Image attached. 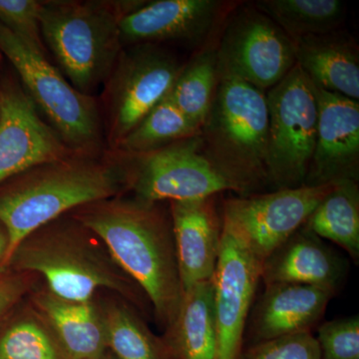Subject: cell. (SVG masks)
Here are the masks:
<instances>
[{"mask_svg":"<svg viewBox=\"0 0 359 359\" xmlns=\"http://www.w3.org/2000/svg\"><path fill=\"white\" fill-rule=\"evenodd\" d=\"M72 212L145 294L158 323L167 330L183 297L170 214L159 203L120 196L82 205Z\"/></svg>","mask_w":359,"mask_h":359,"instance_id":"6da1fadb","label":"cell"},{"mask_svg":"<svg viewBox=\"0 0 359 359\" xmlns=\"http://www.w3.org/2000/svg\"><path fill=\"white\" fill-rule=\"evenodd\" d=\"M0 193V224L8 237L4 268L28 236L66 212L118 197L131 187V160L72 154L18 175Z\"/></svg>","mask_w":359,"mask_h":359,"instance_id":"7a4b0ae2","label":"cell"},{"mask_svg":"<svg viewBox=\"0 0 359 359\" xmlns=\"http://www.w3.org/2000/svg\"><path fill=\"white\" fill-rule=\"evenodd\" d=\"M269 110L266 92L219 70V81L201 140L205 156L238 196L269 192Z\"/></svg>","mask_w":359,"mask_h":359,"instance_id":"3957f363","label":"cell"},{"mask_svg":"<svg viewBox=\"0 0 359 359\" xmlns=\"http://www.w3.org/2000/svg\"><path fill=\"white\" fill-rule=\"evenodd\" d=\"M98 241L73 217L63 216L28 236L9 264L43 276L48 292L65 301L92 302L102 289L139 301L142 290Z\"/></svg>","mask_w":359,"mask_h":359,"instance_id":"277c9868","label":"cell"},{"mask_svg":"<svg viewBox=\"0 0 359 359\" xmlns=\"http://www.w3.org/2000/svg\"><path fill=\"white\" fill-rule=\"evenodd\" d=\"M145 1H42V39L86 95L107 81L123 50L120 21Z\"/></svg>","mask_w":359,"mask_h":359,"instance_id":"5b68a950","label":"cell"},{"mask_svg":"<svg viewBox=\"0 0 359 359\" xmlns=\"http://www.w3.org/2000/svg\"><path fill=\"white\" fill-rule=\"evenodd\" d=\"M0 51L18 71L26 93L66 146L77 154L98 155L102 126L91 95L78 91L46 55L0 23Z\"/></svg>","mask_w":359,"mask_h":359,"instance_id":"8992f818","label":"cell"},{"mask_svg":"<svg viewBox=\"0 0 359 359\" xmlns=\"http://www.w3.org/2000/svg\"><path fill=\"white\" fill-rule=\"evenodd\" d=\"M269 110L266 169L275 190L304 185L318 130L316 86L295 65L266 92Z\"/></svg>","mask_w":359,"mask_h":359,"instance_id":"52a82bcc","label":"cell"},{"mask_svg":"<svg viewBox=\"0 0 359 359\" xmlns=\"http://www.w3.org/2000/svg\"><path fill=\"white\" fill-rule=\"evenodd\" d=\"M219 70L266 92L297 65L294 42L252 4L233 8L218 44Z\"/></svg>","mask_w":359,"mask_h":359,"instance_id":"ba28073f","label":"cell"},{"mask_svg":"<svg viewBox=\"0 0 359 359\" xmlns=\"http://www.w3.org/2000/svg\"><path fill=\"white\" fill-rule=\"evenodd\" d=\"M182 66L158 44L123 48L107 80L108 137L113 147L169 95Z\"/></svg>","mask_w":359,"mask_h":359,"instance_id":"9c48e42d","label":"cell"},{"mask_svg":"<svg viewBox=\"0 0 359 359\" xmlns=\"http://www.w3.org/2000/svg\"><path fill=\"white\" fill-rule=\"evenodd\" d=\"M130 190L146 203L186 201L236 193L203 150L200 134L149 154L129 157Z\"/></svg>","mask_w":359,"mask_h":359,"instance_id":"30bf717a","label":"cell"},{"mask_svg":"<svg viewBox=\"0 0 359 359\" xmlns=\"http://www.w3.org/2000/svg\"><path fill=\"white\" fill-rule=\"evenodd\" d=\"M332 185L301 186L224 201L223 219L263 263L306 224Z\"/></svg>","mask_w":359,"mask_h":359,"instance_id":"8fae6325","label":"cell"},{"mask_svg":"<svg viewBox=\"0 0 359 359\" xmlns=\"http://www.w3.org/2000/svg\"><path fill=\"white\" fill-rule=\"evenodd\" d=\"M262 262L223 219L221 249L212 276L217 351L215 359H241L245 327L259 280Z\"/></svg>","mask_w":359,"mask_h":359,"instance_id":"7c38bea8","label":"cell"},{"mask_svg":"<svg viewBox=\"0 0 359 359\" xmlns=\"http://www.w3.org/2000/svg\"><path fill=\"white\" fill-rule=\"evenodd\" d=\"M235 6L219 0H155L120 21L123 47L175 42L199 49L214 40Z\"/></svg>","mask_w":359,"mask_h":359,"instance_id":"4fadbf2b","label":"cell"},{"mask_svg":"<svg viewBox=\"0 0 359 359\" xmlns=\"http://www.w3.org/2000/svg\"><path fill=\"white\" fill-rule=\"evenodd\" d=\"M75 154L42 119L20 85L0 87V183L32 168Z\"/></svg>","mask_w":359,"mask_h":359,"instance_id":"5bb4252c","label":"cell"},{"mask_svg":"<svg viewBox=\"0 0 359 359\" xmlns=\"http://www.w3.org/2000/svg\"><path fill=\"white\" fill-rule=\"evenodd\" d=\"M316 89V144L304 186H325L359 180V103Z\"/></svg>","mask_w":359,"mask_h":359,"instance_id":"9a60e30c","label":"cell"},{"mask_svg":"<svg viewBox=\"0 0 359 359\" xmlns=\"http://www.w3.org/2000/svg\"><path fill=\"white\" fill-rule=\"evenodd\" d=\"M218 196L170 202L175 252L183 292L211 280L218 262L223 214Z\"/></svg>","mask_w":359,"mask_h":359,"instance_id":"2e32d148","label":"cell"},{"mask_svg":"<svg viewBox=\"0 0 359 359\" xmlns=\"http://www.w3.org/2000/svg\"><path fill=\"white\" fill-rule=\"evenodd\" d=\"M348 271L346 259L306 226L273 250L262 264V280L297 283L330 290L337 294Z\"/></svg>","mask_w":359,"mask_h":359,"instance_id":"e0dca14e","label":"cell"},{"mask_svg":"<svg viewBox=\"0 0 359 359\" xmlns=\"http://www.w3.org/2000/svg\"><path fill=\"white\" fill-rule=\"evenodd\" d=\"M334 294L328 290L297 283L266 285L248 321L254 346L278 337L311 332Z\"/></svg>","mask_w":359,"mask_h":359,"instance_id":"ac0fdd59","label":"cell"},{"mask_svg":"<svg viewBox=\"0 0 359 359\" xmlns=\"http://www.w3.org/2000/svg\"><path fill=\"white\" fill-rule=\"evenodd\" d=\"M297 65L318 88L359 100V49L344 30L294 41Z\"/></svg>","mask_w":359,"mask_h":359,"instance_id":"d6986e66","label":"cell"},{"mask_svg":"<svg viewBox=\"0 0 359 359\" xmlns=\"http://www.w3.org/2000/svg\"><path fill=\"white\" fill-rule=\"evenodd\" d=\"M33 301L68 359L106 358L102 313L93 301H65L50 292H39Z\"/></svg>","mask_w":359,"mask_h":359,"instance_id":"ffe728a7","label":"cell"},{"mask_svg":"<svg viewBox=\"0 0 359 359\" xmlns=\"http://www.w3.org/2000/svg\"><path fill=\"white\" fill-rule=\"evenodd\" d=\"M173 359H215L217 328L212 278L183 292L164 339Z\"/></svg>","mask_w":359,"mask_h":359,"instance_id":"44dd1931","label":"cell"},{"mask_svg":"<svg viewBox=\"0 0 359 359\" xmlns=\"http://www.w3.org/2000/svg\"><path fill=\"white\" fill-rule=\"evenodd\" d=\"M323 240L334 243L359 259L358 182L334 184L304 224Z\"/></svg>","mask_w":359,"mask_h":359,"instance_id":"7402d4cb","label":"cell"},{"mask_svg":"<svg viewBox=\"0 0 359 359\" xmlns=\"http://www.w3.org/2000/svg\"><path fill=\"white\" fill-rule=\"evenodd\" d=\"M254 6L294 42L339 29L346 16L340 0H259Z\"/></svg>","mask_w":359,"mask_h":359,"instance_id":"603a6c76","label":"cell"},{"mask_svg":"<svg viewBox=\"0 0 359 359\" xmlns=\"http://www.w3.org/2000/svg\"><path fill=\"white\" fill-rule=\"evenodd\" d=\"M218 42H210L182 66L170 92L173 102L201 130L219 81Z\"/></svg>","mask_w":359,"mask_h":359,"instance_id":"cb8c5ba5","label":"cell"},{"mask_svg":"<svg viewBox=\"0 0 359 359\" xmlns=\"http://www.w3.org/2000/svg\"><path fill=\"white\" fill-rule=\"evenodd\" d=\"M200 133L201 130L183 114L168 95L120 141L115 149L120 155L136 157L156 152Z\"/></svg>","mask_w":359,"mask_h":359,"instance_id":"d4e9b609","label":"cell"},{"mask_svg":"<svg viewBox=\"0 0 359 359\" xmlns=\"http://www.w3.org/2000/svg\"><path fill=\"white\" fill-rule=\"evenodd\" d=\"M102 313L106 344L116 359H173L164 340L122 304H110Z\"/></svg>","mask_w":359,"mask_h":359,"instance_id":"484cf974","label":"cell"},{"mask_svg":"<svg viewBox=\"0 0 359 359\" xmlns=\"http://www.w3.org/2000/svg\"><path fill=\"white\" fill-rule=\"evenodd\" d=\"M0 359H68L43 320L16 321L0 335Z\"/></svg>","mask_w":359,"mask_h":359,"instance_id":"4316f807","label":"cell"},{"mask_svg":"<svg viewBox=\"0 0 359 359\" xmlns=\"http://www.w3.org/2000/svg\"><path fill=\"white\" fill-rule=\"evenodd\" d=\"M316 339L321 359H359V316L321 323Z\"/></svg>","mask_w":359,"mask_h":359,"instance_id":"83f0119b","label":"cell"},{"mask_svg":"<svg viewBox=\"0 0 359 359\" xmlns=\"http://www.w3.org/2000/svg\"><path fill=\"white\" fill-rule=\"evenodd\" d=\"M42 1L36 0H0V23L45 54L40 29Z\"/></svg>","mask_w":359,"mask_h":359,"instance_id":"f1b7e54d","label":"cell"},{"mask_svg":"<svg viewBox=\"0 0 359 359\" xmlns=\"http://www.w3.org/2000/svg\"><path fill=\"white\" fill-rule=\"evenodd\" d=\"M241 359H321L318 340L302 332L255 344Z\"/></svg>","mask_w":359,"mask_h":359,"instance_id":"f546056e","label":"cell"},{"mask_svg":"<svg viewBox=\"0 0 359 359\" xmlns=\"http://www.w3.org/2000/svg\"><path fill=\"white\" fill-rule=\"evenodd\" d=\"M27 289L26 278L18 275H0V318L9 311Z\"/></svg>","mask_w":359,"mask_h":359,"instance_id":"4dcf8cb0","label":"cell"},{"mask_svg":"<svg viewBox=\"0 0 359 359\" xmlns=\"http://www.w3.org/2000/svg\"><path fill=\"white\" fill-rule=\"evenodd\" d=\"M7 249H8V237L4 226H0V269L4 268Z\"/></svg>","mask_w":359,"mask_h":359,"instance_id":"1f68e13d","label":"cell"},{"mask_svg":"<svg viewBox=\"0 0 359 359\" xmlns=\"http://www.w3.org/2000/svg\"><path fill=\"white\" fill-rule=\"evenodd\" d=\"M104 359H106V358H104Z\"/></svg>","mask_w":359,"mask_h":359,"instance_id":"d6a6232c","label":"cell"}]
</instances>
